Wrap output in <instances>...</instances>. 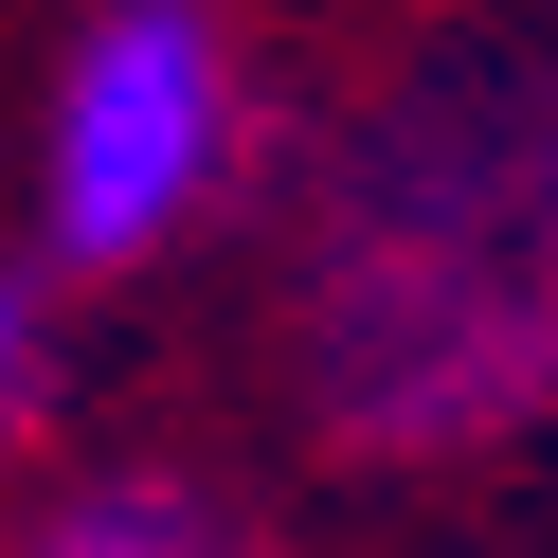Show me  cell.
<instances>
[{"instance_id": "7a4b0ae2", "label": "cell", "mask_w": 558, "mask_h": 558, "mask_svg": "<svg viewBox=\"0 0 558 558\" xmlns=\"http://www.w3.org/2000/svg\"><path fill=\"white\" fill-rule=\"evenodd\" d=\"M234 37L198 0H109L54 73V126H37V253L54 270H145L162 234H198L234 198Z\"/></svg>"}, {"instance_id": "6da1fadb", "label": "cell", "mask_w": 558, "mask_h": 558, "mask_svg": "<svg viewBox=\"0 0 558 558\" xmlns=\"http://www.w3.org/2000/svg\"><path fill=\"white\" fill-rule=\"evenodd\" d=\"M289 361L361 469H469L558 414V37L450 19L325 126Z\"/></svg>"}, {"instance_id": "277c9868", "label": "cell", "mask_w": 558, "mask_h": 558, "mask_svg": "<svg viewBox=\"0 0 558 558\" xmlns=\"http://www.w3.org/2000/svg\"><path fill=\"white\" fill-rule=\"evenodd\" d=\"M19 397H37V325H19V289H0V433H19Z\"/></svg>"}, {"instance_id": "3957f363", "label": "cell", "mask_w": 558, "mask_h": 558, "mask_svg": "<svg viewBox=\"0 0 558 558\" xmlns=\"http://www.w3.org/2000/svg\"><path fill=\"white\" fill-rule=\"evenodd\" d=\"M0 558H253V522H234L198 469H90V486H54Z\"/></svg>"}]
</instances>
